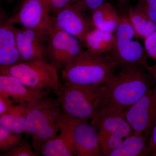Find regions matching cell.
Instances as JSON below:
<instances>
[{
	"mask_svg": "<svg viewBox=\"0 0 156 156\" xmlns=\"http://www.w3.org/2000/svg\"><path fill=\"white\" fill-rule=\"evenodd\" d=\"M153 79L145 66L141 65L123 67L103 84L107 105L126 111L154 87Z\"/></svg>",
	"mask_w": 156,
	"mask_h": 156,
	"instance_id": "obj_1",
	"label": "cell"
},
{
	"mask_svg": "<svg viewBox=\"0 0 156 156\" xmlns=\"http://www.w3.org/2000/svg\"><path fill=\"white\" fill-rule=\"evenodd\" d=\"M117 66L110 56H96L86 50L60 70L62 85H103L115 75Z\"/></svg>",
	"mask_w": 156,
	"mask_h": 156,
	"instance_id": "obj_2",
	"label": "cell"
},
{
	"mask_svg": "<svg viewBox=\"0 0 156 156\" xmlns=\"http://www.w3.org/2000/svg\"><path fill=\"white\" fill-rule=\"evenodd\" d=\"M57 98L62 111L80 120H92L107 105L103 85L62 86Z\"/></svg>",
	"mask_w": 156,
	"mask_h": 156,
	"instance_id": "obj_3",
	"label": "cell"
},
{
	"mask_svg": "<svg viewBox=\"0 0 156 156\" xmlns=\"http://www.w3.org/2000/svg\"><path fill=\"white\" fill-rule=\"evenodd\" d=\"M58 69L46 59L20 61L10 66L0 67V74L16 78L26 86L57 94L62 87Z\"/></svg>",
	"mask_w": 156,
	"mask_h": 156,
	"instance_id": "obj_4",
	"label": "cell"
},
{
	"mask_svg": "<svg viewBox=\"0 0 156 156\" xmlns=\"http://www.w3.org/2000/svg\"><path fill=\"white\" fill-rule=\"evenodd\" d=\"M114 48L110 55L118 66L123 67L141 65L149 71L147 63L148 56L144 47L140 44L128 15L120 17L119 25L115 32Z\"/></svg>",
	"mask_w": 156,
	"mask_h": 156,
	"instance_id": "obj_5",
	"label": "cell"
},
{
	"mask_svg": "<svg viewBox=\"0 0 156 156\" xmlns=\"http://www.w3.org/2000/svg\"><path fill=\"white\" fill-rule=\"evenodd\" d=\"M48 94L28 104L25 133L31 137L53 133L57 126L60 106L59 101Z\"/></svg>",
	"mask_w": 156,
	"mask_h": 156,
	"instance_id": "obj_6",
	"label": "cell"
},
{
	"mask_svg": "<svg viewBox=\"0 0 156 156\" xmlns=\"http://www.w3.org/2000/svg\"><path fill=\"white\" fill-rule=\"evenodd\" d=\"M85 50L80 39L54 29L48 35L46 59L60 71Z\"/></svg>",
	"mask_w": 156,
	"mask_h": 156,
	"instance_id": "obj_7",
	"label": "cell"
},
{
	"mask_svg": "<svg viewBox=\"0 0 156 156\" xmlns=\"http://www.w3.org/2000/svg\"><path fill=\"white\" fill-rule=\"evenodd\" d=\"M9 20L14 25L48 35L53 30L52 14L44 0H24L18 12Z\"/></svg>",
	"mask_w": 156,
	"mask_h": 156,
	"instance_id": "obj_8",
	"label": "cell"
},
{
	"mask_svg": "<svg viewBox=\"0 0 156 156\" xmlns=\"http://www.w3.org/2000/svg\"><path fill=\"white\" fill-rule=\"evenodd\" d=\"M134 134H150L156 122V86L125 111Z\"/></svg>",
	"mask_w": 156,
	"mask_h": 156,
	"instance_id": "obj_9",
	"label": "cell"
},
{
	"mask_svg": "<svg viewBox=\"0 0 156 156\" xmlns=\"http://www.w3.org/2000/svg\"><path fill=\"white\" fill-rule=\"evenodd\" d=\"M87 11L77 2L59 10L52 14L53 29L63 31L83 42L87 33L93 28Z\"/></svg>",
	"mask_w": 156,
	"mask_h": 156,
	"instance_id": "obj_10",
	"label": "cell"
},
{
	"mask_svg": "<svg viewBox=\"0 0 156 156\" xmlns=\"http://www.w3.org/2000/svg\"><path fill=\"white\" fill-rule=\"evenodd\" d=\"M80 121L68 115L60 110L57 120L58 134L43 147L41 154L44 156H75L74 131Z\"/></svg>",
	"mask_w": 156,
	"mask_h": 156,
	"instance_id": "obj_11",
	"label": "cell"
},
{
	"mask_svg": "<svg viewBox=\"0 0 156 156\" xmlns=\"http://www.w3.org/2000/svg\"><path fill=\"white\" fill-rule=\"evenodd\" d=\"M15 31L16 45L20 61L46 59L49 34L22 27H15Z\"/></svg>",
	"mask_w": 156,
	"mask_h": 156,
	"instance_id": "obj_12",
	"label": "cell"
},
{
	"mask_svg": "<svg viewBox=\"0 0 156 156\" xmlns=\"http://www.w3.org/2000/svg\"><path fill=\"white\" fill-rule=\"evenodd\" d=\"M125 111L107 105L91 120L98 131L108 132L125 138L133 134V130L126 119Z\"/></svg>",
	"mask_w": 156,
	"mask_h": 156,
	"instance_id": "obj_13",
	"label": "cell"
},
{
	"mask_svg": "<svg viewBox=\"0 0 156 156\" xmlns=\"http://www.w3.org/2000/svg\"><path fill=\"white\" fill-rule=\"evenodd\" d=\"M74 148L75 156H103L97 128L88 120H80L76 126Z\"/></svg>",
	"mask_w": 156,
	"mask_h": 156,
	"instance_id": "obj_14",
	"label": "cell"
},
{
	"mask_svg": "<svg viewBox=\"0 0 156 156\" xmlns=\"http://www.w3.org/2000/svg\"><path fill=\"white\" fill-rule=\"evenodd\" d=\"M0 67L10 66L20 61L17 48L14 24L1 9L0 15Z\"/></svg>",
	"mask_w": 156,
	"mask_h": 156,
	"instance_id": "obj_15",
	"label": "cell"
},
{
	"mask_svg": "<svg viewBox=\"0 0 156 156\" xmlns=\"http://www.w3.org/2000/svg\"><path fill=\"white\" fill-rule=\"evenodd\" d=\"M0 93L9 96L15 104H30L50 92L31 89L16 78L0 74Z\"/></svg>",
	"mask_w": 156,
	"mask_h": 156,
	"instance_id": "obj_16",
	"label": "cell"
},
{
	"mask_svg": "<svg viewBox=\"0 0 156 156\" xmlns=\"http://www.w3.org/2000/svg\"><path fill=\"white\" fill-rule=\"evenodd\" d=\"M115 32H109L92 28L87 33L83 41L87 51L96 56L111 52L114 48Z\"/></svg>",
	"mask_w": 156,
	"mask_h": 156,
	"instance_id": "obj_17",
	"label": "cell"
},
{
	"mask_svg": "<svg viewBox=\"0 0 156 156\" xmlns=\"http://www.w3.org/2000/svg\"><path fill=\"white\" fill-rule=\"evenodd\" d=\"M93 28L109 32H115L119 25L120 17L113 6L108 2L103 3L91 13Z\"/></svg>",
	"mask_w": 156,
	"mask_h": 156,
	"instance_id": "obj_18",
	"label": "cell"
},
{
	"mask_svg": "<svg viewBox=\"0 0 156 156\" xmlns=\"http://www.w3.org/2000/svg\"><path fill=\"white\" fill-rule=\"evenodd\" d=\"M148 135L133 134L124 138L122 142L109 156H144L151 155L147 144Z\"/></svg>",
	"mask_w": 156,
	"mask_h": 156,
	"instance_id": "obj_19",
	"label": "cell"
},
{
	"mask_svg": "<svg viewBox=\"0 0 156 156\" xmlns=\"http://www.w3.org/2000/svg\"><path fill=\"white\" fill-rule=\"evenodd\" d=\"M28 104H17L9 111L0 115V126L21 134L25 133Z\"/></svg>",
	"mask_w": 156,
	"mask_h": 156,
	"instance_id": "obj_20",
	"label": "cell"
},
{
	"mask_svg": "<svg viewBox=\"0 0 156 156\" xmlns=\"http://www.w3.org/2000/svg\"><path fill=\"white\" fill-rule=\"evenodd\" d=\"M128 19L139 38L144 39L156 30V24L137 6L128 9Z\"/></svg>",
	"mask_w": 156,
	"mask_h": 156,
	"instance_id": "obj_21",
	"label": "cell"
},
{
	"mask_svg": "<svg viewBox=\"0 0 156 156\" xmlns=\"http://www.w3.org/2000/svg\"><path fill=\"white\" fill-rule=\"evenodd\" d=\"M22 134L0 126V151L5 153L16 147L23 140Z\"/></svg>",
	"mask_w": 156,
	"mask_h": 156,
	"instance_id": "obj_22",
	"label": "cell"
},
{
	"mask_svg": "<svg viewBox=\"0 0 156 156\" xmlns=\"http://www.w3.org/2000/svg\"><path fill=\"white\" fill-rule=\"evenodd\" d=\"M99 143L104 156H109L122 142L124 138L103 131H98Z\"/></svg>",
	"mask_w": 156,
	"mask_h": 156,
	"instance_id": "obj_23",
	"label": "cell"
},
{
	"mask_svg": "<svg viewBox=\"0 0 156 156\" xmlns=\"http://www.w3.org/2000/svg\"><path fill=\"white\" fill-rule=\"evenodd\" d=\"M32 145H31L27 140L23 139L20 144L11 150L1 154V156H36L37 154L33 150Z\"/></svg>",
	"mask_w": 156,
	"mask_h": 156,
	"instance_id": "obj_24",
	"label": "cell"
},
{
	"mask_svg": "<svg viewBox=\"0 0 156 156\" xmlns=\"http://www.w3.org/2000/svg\"><path fill=\"white\" fill-rule=\"evenodd\" d=\"M136 6L156 24V0H139Z\"/></svg>",
	"mask_w": 156,
	"mask_h": 156,
	"instance_id": "obj_25",
	"label": "cell"
},
{
	"mask_svg": "<svg viewBox=\"0 0 156 156\" xmlns=\"http://www.w3.org/2000/svg\"><path fill=\"white\" fill-rule=\"evenodd\" d=\"M144 40V47L148 56L156 60V30Z\"/></svg>",
	"mask_w": 156,
	"mask_h": 156,
	"instance_id": "obj_26",
	"label": "cell"
},
{
	"mask_svg": "<svg viewBox=\"0 0 156 156\" xmlns=\"http://www.w3.org/2000/svg\"><path fill=\"white\" fill-rule=\"evenodd\" d=\"M53 14L62 9L72 5L76 0H44Z\"/></svg>",
	"mask_w": 156,
	"mask_h": 156,
	"instance_id": "obj_27",
	"label": "cell"
},
{
	"mask_svg": "<svg viewBox=\"0 0 156 156\" xmlns=\"http://www.w3.org/2000/svg\"><path fill=\"white\" fill-rule=\"evenodd\" d=\"M109 0H76L88 12L92 13L103 3L108 2Z\"/></svg>",
	"mask_w": 156,
	"mask_h": 156,
	"instance_id": "obj_28",
	"label": "cell"
},
{
	"mask_svg": "<svg viewBox=\"0 0 156 156\" xmlns=\"http://www.w3.org/2000/svg\"><path fill=\"white\" fill-rule=\"evenodd\" d=\"M16 104L9 96L0 93V115L9 111Z\"/></svg>",
	"mask_w": 156,
	"mask_h": 156,
	"instance_id": "obj_29",
	"label": "cell"
},
{
	"mask_svg": "<svg viewBox=\"0 0 156 156\" xmlns=\"http://www.w3.org/2000/svg\"><path fill=\"white\" fill-rule=\"evenodd\" d=\"M148 145L151 151V155H152L156 152V122L151 131Z\"/></svg>",
	"mask_w": 156,
	"mask_h": 156,
	"instance_id": "obj_30",
	"label": "cell"
},
{
	"mask_svg": "<svg viewBox=\"0 0 156 156\" xmlns=\"http://www.w3.org/2000/svg\"><path fill=\"white\" fill-rule=\"evenodd\" d=\"M150 73L152 76H153L154 79L155 80L156 82V63L153 67H151Z\"/></svg>",
	"mask_w": 156,
	"mask_h": 156,
	"instance_id": "obj_31",
	"label": "cell"
},
{
	"mask_svg": "<svg viewBox=\"0 0 156 156\" xmlns=\"http://www.w3.org/2000/svg\"><path fill=\"white\" fill-rule=\"evenodd\" d=\"M5 1H6L8 3H10L13 2L17 1V0H5Z\"/></svg>",
	"mask_w": 156,
	"mask_h": 156,
	"instance_id": "obj_32",
	"label": "cell"
},
{
	"mask_svg": "<svg viewBox=\"0 0 156 156\" xmlns=\"http://www.w3.org/2000/svg\"><path fill=\"white\" fill-rule=\"evenodd\" d=\"M152 156H156V152H155L152 155Z\"/></svg>",
	"mask_w": 156,
	"mask_h": 156,
	"instance_id": "obj_33",
	"label": "cell"
}]
</instances>
